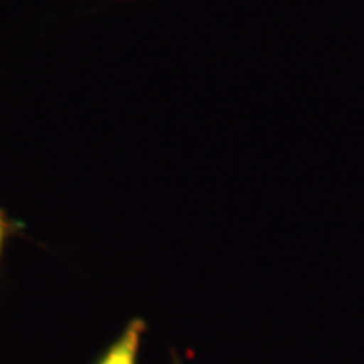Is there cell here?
<instances>
[{"instance_id": "6da1fadb", "label": "cell", "mask_w": 364, "mask_h": 364, "mask_svg": "<svg viewBox=\"0 0 364 364\" xmlns=\"http://www.w3.org/2000/svg\"><path fill=\"white\" fill-rule=\"evenodd\" d=\"M144 332L145 322L142 318H134L97 364H136Z\"/></svg>"}, {"instance_id": "7a4b0ae2", "label": "cell", "mask_w": 364, "mask_h": 364, "mask_svg": "<svg viewBox=\"0 0 364 364\" xmlns=\"http://www.w3.org/2000/svg\"><path fill=\"white\" fill-rule=\"evenodd\" d=\"M9 223L6 220V215H4V211L0 209V252H2V247H4V241L7 238V233H9Z\"/></svg>"}]
</instances>
